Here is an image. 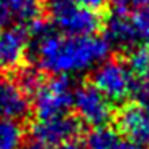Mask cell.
<instances>
[{
    "label": "cell",
    "instance_id": "1",
    "mask_svg": "<svg viewBox=\"0 0 149 149\" xmlns=\"http://www.w3.org/2000/svg\"><path fill=\"white\" fill-rule=\"evenodd\" d=\"M32 55L37 69L55 77L84 74L106 61L111 45L100 36L71 37L42 24L32 34Z\"/></svg>",
    "mask_w": 149,
    "mask_h": 149
},
{
    "label": "cell",
    "instance_id": "2",
    "mask_svg": "<svg viewBox=\"0 0 149 149\" xmlns=\"http://www.w3.org/2000/svg\"><path fill=\"white\" fill-rule=\"evenodd\" d=\"M45 11L55 31L63 36H96L103 24L98 11L84 7L77 0H47Z\"/></svg>",
    "mask_w": 149,
    "mask_h": 149
},
{
    "label": "cell",
    "instance_id": "3",
    "mask_svg": "<svg viewBox=\"0 0 149 149\" xmlns=\"http://www.w3.org/2000/svg\"><path fill=\"white\" fill-rule=\"evenodd\" d=\"M91 85L104 95L111 103H123L135 96L136 77L132 74L125 61L106 59L93 69Z\"/></svg>",
    "mask_w": 149,
    "mask_h": 149
},
{
    "label": "cell",
    "instance_id": "4",
    "mask_svg": "<svg viewBox=\"0 0 149 149\" xmlns=\"http://www.w3.org/2000/svg\"><path fill=\"white\" fill-rule=\"evenodd\" d=\"M74 90V84L69 77H53L50 80H43L40 88L32 95L37 119L69 114V109L72 107Z\"/></svg>",
    "mask_w": 149,
    "mask_h": 149
},
{
    "label": "cell",
    "instance_id": "5",
    "mask_svg": "<svg viewBox=\"0 0 149 149\" xmlns=\"http://www.w3.org/2000/svg\"><path fill=\"white\" fill-rule=\"evenodd\" d=\"M72 107L77 114L79 122L93 128L107 127V123L114 119L112 103L91 84L79 85L74 90Z\"/></svg>",
    "mask_w": 149,
    "mask_h": 149
},
{
    "label": "cell",
    "instance_id": "6",
    "mask_svg": "<svg viewBox=\"0 0 149 149\" xmlns=\"http://www.w3.org/2000/svg\"><path fill=\"white\" fill-rule=\"evenodd\" d=\"M82 133V123L74 116H56L48 119H37L31 127L34 141L47 148H63L71 143H77Z\"/></svg>",
    "mask_w": 149,
    "mask_h": 149
},
{
    "label": "cell",
    "instance_id": "7",
    "mask_svg": "<svg viewBox=\"0 0 149 149\" xmlns=\"http://www.w3.org/2000/svg\"><path fill=\"white\" fill-rule=\"evenodd\" d=\"M45 0H0V27H21L32 34L43 24Z\"/></svg>",
    "mask_w": 149,
    "mask_h": 149
},
{
    "label": "cell",
    "instance_id": "8",
    "mask_svg": "<svg viewBox=\"0 0 149 149\" xmlns=\"http://www.w3.org/2000/svg\"><path fill=\"white\" fill-rule=\"evenodd\" d=\"M29 34L21 27L0 29V74L21 71L29 52Z\"/></svg>",
    "mask_w": 149,
    "mask_h": 149
},
{
    "label": "cell",
    "instance_id": "9",
    "mask_svg": "<svg viewBox=\"0 0 149 149\" xmlns=\"http://www.w3.org/2000/svg\"><path fill=\"white\" fill-rule=\"evenodd\" d=\"M29 111L31 100L18 80L0 74V119L19 122L29 116Z\"/></svg>",
    "mask_w": 149,
    "mask_h": 149
},
{
    "label": "cell",
    "instance_id": "10",
    "mask_svg": "<svg viewBox=\"0 0 149 149\" xmlns=\"http://www.w3.org/2000/svg\"><path fill=\"white\" fill-rule=\"evenodd\" d=\"M120 133L139 146H149V117L139 104H127L117 114Z\"/></svg>",
    "mask_w": 149,
    "mask_h": 149
},
{
    "label": "cell",
    "instance_id": "11",
    "mask_svg": "<svg viewBox=\"0 0 149 149\" xmlns=\"http://www.w3.org/2000/svg\"><path fill=\"white\" fill-rule=\"evenodd\" d=\"M106 40L111 48L116 47L127 52L138 45V37L132 18H128L127 15H112L106 23Z\"/></svg>",
    "mask_w": 149,
    "mask_h": 149
},
{
    "label": "cell",
    "instance_id": "12",
    "mask_svg": "<svg viewBox=\"0 0 149 149\" xmlns=\"http://www.w3.org/2000/svg\"><path fill=\"white\" fill-rule=\"evenodd\" d=\"M85 149H144L135 141L125 138L120 132L107 127L93 128L87 135Z\"/></svg>",
    "mask_w": 149,
    "mask_h": 149
},
{
    "label": "cell",
    "instance_id": "13",
    "mask_svg": "<svg viewBox=\"0 0 149 149\" xmlns=\"http://www.w3.org/2000/svg\"><path fill=\"white\" fill-rule=\"evenodd\" d=\"M24 135L26 133L19 122L0 119V149H21Z\"/></svg>",
    "mask_w": 149,
    "mask_h": 149
},
{
    "label": "cell",
    "instance_id": "14",
    "mask_svg": "<svg viewBox=\"0 0 149 149\" xmlns=\"http://www.w3.org/2000/svg\"><path fill=\"white\" fill-rule=\"evenodd\" d=\"M125 64L128 66V69L136 79L144 77L149 72V45L139 43V45H135L132 50H128Z\"/></svg>",
    "mask_w": 149,
    "mask_h": 149
},
{
    "label": "cell",
    "instance_id": "15",
    "mask_svg": "<svg viewBox=\"0 0 149 149\" xmlns=\"http://www.w3.org/2000/svg\"><path fill=\"white\" fill-rule=\"evenodd\" d=\"M18 84H19V87L24 90V93H26L27 96H29V95H34L40 88V85L43 84L42 72H40L39 69H34V68L21 69L19 77H18Z\"/></svg>",
    "mask_w": 149,
    "mask_h": 149
},
{
    "label": "cell",
    "instance_id": "16",
    "mask_svg": "<svg viewBox=\"0 0 149 149\" xmlns=\"http://www.w3.org/2000/svg\"><path fill=\"white\" fill-rule=\"evenodd\" d=\"M132 23H133V27H135L138 42L149 45V5L144 8H139L133 13Z\"/></svg>",
    "mask_w": 149,
    "mask_h": 149
},
{
    "label": "cell",
    "instance_id": "17",
    "mask_svg": "<svg viewBox=\"0 0 149 149\" xmlns=\"http://www.w3.org/2000/svg\"><path fill=\"white\" fill-rule=\"evenodd\" d=\"M112 7V15H127L132 11V0H109Z\"/></svg>",
    "mask_w": 149,
    "mask_h": 149
},
{
    "label": "cell",
    "instance_id": "18",
    "mask_svg": "<svg viewBox=\"0 0 149 149\" xmlns=\"http://www.w3.org/2000/svg\"><path fill=\"white\" fill-rule=\"evenodd\" d=\"M149 95V72L141 79H136V88H135V96L138 98H144Z\"/></svg>",
    "mask_w": 149,
    "mask_h": 149
},
{
    "label": "cell",
    "instance_id": "19",
    "mask_svg": "<svg viewBox=\"0 0 149 149\" xmlns=\"http://www.w3.org/2000/svg\"><path fill=\"white\" fill-rule=\"evenodd\" d=\"M77 2H79V3H82L84 7L90 8V10L98 11V13H100L104 7L109 5V0H77Z\"/></svg>",
    "mask_w": 149,
    "mask_h": 149
},
{
    "label": "cell",
    "instance_id": "20",
    "mask_svg": "<svg viewBox=\"0 0 149 149\" xmlns=\"http://www.w3.org/2000/svg\"><path fill=\"white\" fill-rule=\"evenodd\" d=\"M149 5V0H132V11L135 13L139 8H144Z\"/></svg>",
    "mask_w": 149,
    "mask_h": 149
},
{
    "label": "cell",
    "instance_id": "21",
    "mask_svg": "<svg viewBox=\"0 0 149 149\" xmlns=\"http://www.w3.org/2000/svg\"><path fill=\"white\" fill-rule=\"evenodd\" d=\"M138 104L144 109V112L148 114V117H149V95H148V96H144V98H139V103Z\"/></svg>",
    "mask_w": 149,
    "mask_h": 149
},
{
    "label": "cell",
    "instance_id": "22",
    "mask_svg": "<svg viewBox=\"0 0 149 149\" xmlns=\"http://www.w3.org/2000/svg\"><path fill=\"white\" fill-rule=\"evenodd\" d=\"M21 149H53V148H47V146H43V144H39V143L32 141V143H29V144L23 146Z\"/></svg>",
    "mask_w": 149,
    "mask_h": 149
}]
</instances>
